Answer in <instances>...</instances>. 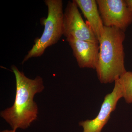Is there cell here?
Instances as JSON below:
<instances>
[{
    "label": "cell",
    "mask_w": 132,
    "mask_h": 132,
    "mask_svg": "<svg viewBox=\"0 0 132 132\" xmlns=\"http://www.w3.org/2000/svg\"><path fill=\"white\" fill-rule=\"evenodd\" d=\"M11 69L16 80V94L12 106L1 112V116L12 129H27L38 118V105L34 101L36 94L45 88L43 80L40 76L34 79H29L17 67L13 65Z\"/></svg>",
    "instance_id": "1"
},
{
    "label": "cell",
    "mask_w": 132,
    "mask_h": 132,
    "mask_svg": "<svg viewBox=\"0 0 132 132\" xmlns=\"http://www.w3.org/2000/svg\"><path fill=\"white\" fill-rule=\"evenodd\" d=\"M125 38V32L122 30L104 26L99 41L98 59L95 69L102 84L115 82L127 72L123 46Z\"/></svg>",
    "instance_id": "2"
},
{
    "label": "cell",
    "mask_w": 132,
    "mask_h": 132,
    "mask_svg": "<svg viewBox=\"0 0 132 132\" xmlns=\"http://www.w3.org/2000/svg\"><path fill=\"white\" fill-rule=\"evenodd\" d=\"M47 6V17L42 23L44 29L40 38L35 41L32 47L23 59L22 64L33 57H40L47 47L54 45L63 35V2L62 0H45Z\"/></svg>",
    "instance_id": "3"
},
{
    "label": "cell",
    "mask_w": 132,
    "mask_h": 132,
    "mask_svg": "<svg viewBox=\"0 0 132 132\" xmlns=\"http://www.w3.org/2000/svg\"><path fill=\"white\" fill-rule=\"evenodd\" d=\"M104 26L125 32L132 23V11L126 0H97Z\"/></svg>",
    "instance_id": "4"
},
{
    "label": "cell",
    "mask_w": 132,
    "mask_h": 132,
    "mask_svg": "<svg viewBox=\"0 0 132 132\" xmlns=\"http://www.w3.org/2000/svg\"><path fill=\"white\" fill-rule=\"evenodd\" d=\"M63 35L99 44L98 40L83 20L74 0L69 1L63 16Z\"/></svg>",
    "instance_id": "5"
},
{
    "label": "cell",
    "mask_w": 132,
    "mask_h": 132,
    "mask_svg": "<svg viewBox=\"0 0 132 132\" xmlns=\"http://www.w3.org/2000/svg\"><path fill=\"white\" fill-rule=\"evenodd\" d=\"M123 97L122 87L118 80L115 81L113 91L105 96L100 112L94 119L80 121L79 125L83 132H101L108 122L111 113L115 110L118 101Z\"/></svg>",
    "instance_id": "6"
},
{
    "label": "cell",
    "mask_w": 132,
    "mask_h": 132,
    "mask_svg": "<svg viewBox=\"0 0 132 132\" xmlns=\"http://www.w3.org/2000/svg\"><path fill=\"white\" fill-rule=\"evenodd\" d=\"M80 68L96 69L100 50L99 44L72 38H66Z\"/></svg>",
    "instance_id": "7"
},
{
    "label": "cell",
    "mask_w": 132,
    "mask_h": 132,
    "mask_svg": "<svg viewBox=\"0 0 132 132\" xmlns=\"http://www.w3.org/2000/svg\"><path fill=\"white\" fill-rule=\"evenodd\" d=\"M74 1L87 20L88 25L99 41L104 31V26L99 12L97 1Z\"/></svg>",
    "instance_id": "8"
},
{
    "label": "cell",
    "mask_w": 132,
    "mask_h": 132,
    "mask_svg": "<svg viewBox=\"0 0 132 132\" xmlns=\"http://www.w3.org/2000/svg\"><path fill=\"white\" fill-rule=\"evenodd\" d=\"M118 80L122 87L123 97L128 104L132 103V72L127 71Z\"/></svg>",
    "instance_id": "9"
},
{
    "label": "cell",
    "mask_w": 132,
    "mask_h": 132,
    "mask_svg": "<svg viewBox=\"0 0 132 132\" xmlns=\"http://www.w3.org/2000/svg\"><path fill=\"white\" fill-rule=\"evenodd\" d=\"M128 6L132 11V0H126Z\"/></svg>",
    "instance_id": "10"
},
{
    "label": "cell",
    "mask_w": 132,
    "mask_h": 132,
    "mask_svg": "<svg viewBox=\"0 0 132 132\" xmlns=\"http://www.w3.org/2000/svg\"><path fill=\"white\" fill-rule=\"evenodd\" d=\"M16 130L12 129V130H5L1 132H16Z\"/></svg>",
    "instance_id": "11"
}]
</instances>
